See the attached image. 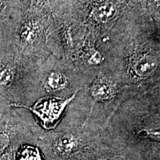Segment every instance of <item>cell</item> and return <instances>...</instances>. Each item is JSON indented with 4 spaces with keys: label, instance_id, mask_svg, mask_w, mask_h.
Here are the masks:
<instances>
[{
    "label": "cell",
    "instance_id": "cell-1",
    "mask_svg": "<svg viewBox=\"0 0 160 160\" xmlns=\"http://www.w3.org/2000/svg\"><path fill=\"white\" fill-rule=\"evenodd\" d=\"M110 73L132 94L160 85V18L128 5L105 33Z\"/></svg>",
    "mask_w": 160,
    "mask_h": 160
},
{
    "label": "cell",
    "instance_id": "cell-2",
    "mask_svg": "<svg viewBox=\"0 0 160 160\" xmlns=\"http://www.w3.org/2000/svg\"><path fill=\"white\" fill-rule=\"evenodd\" d=\"M130 149L160 157V85L124 100L103 128Z\"/></svg>",
    "mask_w": 160,
    "mask_h": 160
},
{
    "label": "cell",
    "instance_id": "cell-3",
    "mask_svg": "<svg viewBox=\"0 0 160 160\" xmlns=\"http://www.w3.org/2000/svg\"><path fill=\"white\" fill-rule=\"evenodd\" d=\"M89 109L74 98L57 127L44 131L39 126V148L45 160H82L100 137L102 126L87 119Z\"/></svg>",
    "mask_w": 160,
    "mask_h": 160
},
{
    "label": "cell",
    "instance_id": "cell-4",
    "mask_svg": "<svg viewBox=\"0 0 160 160\" xmlns=\"http://www.w3.org/2000/svg\"><path fill=\"white\" fill-rule=\"evenodd\" d=\"M51 5L53 15H67L105 34L121 17L127 0H59Z\"/></svg>",
    "mask_w": 160,
    "mask_h": 160
},
{
    "label": "cell",
    "instance_id": "cell-5",
    "mask_svg": "<svg viewBox=\"0 0 160 160\" xmlns=\"http://www.w3.org/2000/svg\"><path fill=\"white\" fill-rule=\"evenodd\" d=\"M94 77L72 62L50 53L40 66L39 98H69L87 87Z\"/></svg>",
    "mask_w": 160,
    "mask_h": 160
},
{
    "label": "cell",
    "instance_id": "cell-6",
    "mask_svg": "<svg viewBox=\"0 0 160 160\" xmlns=\"http://www.w3.org/2000/svg\"><path fill=\"white\" fill-rule=\"evenodd\" d=\"M132 96L128 88L108 73H98L87 87L77 94L88 107L87 119L95 120L102 128L124 100Z\"/></svg>",
    "mask_w": 160,
    "mask_h": 160
},
{
    "label": "cell",
    "instance_id": "cell-7",
    "mask_svg": "<svg viewBox=\"0 0 160 160\" xmlns=\"http://www.w3.org/2000/svg\"><path fill=\"white\" fill-rule=\"evenodd\" d=\"M53 19L51 10H28L20 20L14 34L18 48L22 50V54L42 62L48 57L46 40Z\"/></svg>",
    "mask_w": 160,
    "mask_h": 160
},
{
    "label": "cell",
    "instance_id": "cell-8",
    "mask_svg": "<svg viewBox=\"0 0 160 160\" xmlns=\"http://www.w3.org/2000/svg\"><path fill=\"white\" fill-rule=\"evenodd\" d=\"M53 16L46 40L47 48L55 57L72 62L89 28L69 16Z\"/></svg>",
    "mask_w": 160,
    "mask_h": 160
},
{
    "label": "cell",
    "instance_id": "cell-9",
    "mask_svg": "<svg viewBox=\"0 0 160 160\" xmlns=\"http://www.w3.org/2000/svg\"><path fill=\"white\" fill-rule=\"evenodd\" d=\"M77 94L75 93L69 98L43 97L38 99L31 105L11 103L10 106L29 110L33 113L36 123L42 129L51 131L59 123L70 103Z\"/></svg>",
    "mask_w": 160,
    "mask_h": 160
},
{
    "label": "cell",
    "instance_id": "cell-10",
    "mask_svg": "<svg viewBox=\"0 0 160 160\" xmlns=\"http://www.w3.org/2000/svg\"><path fill=\"white\" fill-rule=\"evenodd\" d=\"M82 160H152L130 149L102 128L97 142Z\"/></svg>",
    "mask_w": 160,
    "mask_h": 160
},
{
    "label": "cell",
    "instance_id": "cell-11",
    "mask_svg": "<svg viewBox=\"0 0 160 160\" xmlns=\"http://www.w3.org/2000/svg\"><path fill=\"white\" fill-rule=\"evenodd\" d=\"M16 125L11 123L0 125V156L11 148V143L16 136Z\"/></svg>",
    "mask_w": 160,
    "mask_h": 160
},
{
    "label": "cell",
    "instance_id": "cell-12",
    "mask_svg": "<svg viewBox=\"0 0 160 160\" xmlns=\"http://www.w3.org/2000/svg\"><path fill=\"white\" fill-rule=\"evenodd\" d=\"M16 160H45L41 151L36 145H22L16 153Z\"/></svg>",
    "mask_w": 160,
    "mask_h": 160
},
{
    "label": "cell",
    "instance_id": "cell-13",
    "mask_svg": "<svg viewBox=\"0 0 160 160\" xmlns=\"http://www.w3.org/2000/svg\"><path fill=\"white\" fill-rule=\"evenodd\" d=\"M128 5L142 8L151 15L159 17V0H127Z\"/></svg>",
    "mask_w": 160,
    "mask_h": 160
},
{
    "label": "cell",
    "instance_id": "cell-14",
    "mask_svg": "<svg viewBox=\"0 0 160 160\" xmlns=\"http://www.w3.org/2000/svg\"><path fill=\"white\" fill-rule=\"evenodd\" d=\"M29 9L51 10V0H31Z\"/></svg>",
    "mask_w": 160,
    "mask_h": 160
},
{
    "label": "cell",
    "instance_id": "cell-15",
    "mask_svg": "<svg viewBox=\"0 0 160 160\" xmlns=\"http://www.w3.org/2000/svg\"><path fill=\"white\" fill-rule=\"evenodd\" d=\"M54 1H59V0H54Z\"/></svg>",
    "mask_w": 160,
    "mask_h": 160
}]
</instances>
